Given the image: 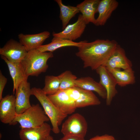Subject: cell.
Here are the masks:
<instances>
[{
  "label": "cell",
  "instance_id": "cell-1",
  "mask_svg": "<svg viewBox=\"0 0 140 140\" xmlns=\"http://www.w3.org/2000/svg\"><path fill=\"white\" fill-rule=\"evenodd\" d=\"M118 45L115 40L97 39L88 42L84 41L78 47L76 55L83 61L84 68L95 70L103 66Z\"/></svg>",
  "mask_w": 140,
  "mask_h": 140
},
{
  "label": "cell",
  "instance_id": "cell-2",
  "mask_svg": "<svg viewBox=\"0 0 140 140\" xmlns=\"http://www.w3.org/2000/svg\"><path fill=\"white\" fill-rule=\"evenodd\" d=\"M53 57L52 52H41L36 49L28 51L21 62L25 75L38 76L45 72L48 67V60Z\"/></svg>",
  "mask_w": 140,
  "mask_h": 140
},
{
  "label": "cell",
  "instance_id": "cell-3",
  "mask_svg": "<svg viewBox=\"0 0 140 140\" xmlns=\"http://www.w3.org/2000/svg\"><path fill=\"white\" fill-rule=\"evenodd\" d=\"M32 95L34 96L42 105L50 121L52 130L54 133H59V126L67 116L62 113L52 102L42 89L35 87L31 88Z\"/></svg>",
  "mask_w": 140,
  "mask_h": 140
},
{
  "label": "cell",
  "instance_id": "cell-4",
  "mask_svg": "<svg viewBox=\"0 0 140 140\" xmlns=\"http://www.w3.org/2000/svg\"><path fill=\"white\" fill-rule=\"evenodd\" d=\"M50 119L39 104H33L23 113L17 114L13 125L18 123L21 129L39 127Z\"/></svg>",
  "mask_w": 140,
  "mask_h": 140
},
{
  "label": "cell",
  "instance_id": "cell-5",
  "mask_svg": "<svg viewBox=\"0 0 140 140\" xmlns=\"http://www.w3.org/2000/svg\"><path fill=\"white\" fill-rule=\"evenodd\" d=\"M88 125L84 117L75 113L69 116L62 124L61 132L64 136H75L85 137Z\"/></svg>",
  "mask_w": 140,
  "mask_h": 140
},
{
  "label": "cell",
  "instance_id": "cell-6",
  "mask_svg": "<svg viewBox=\"0 0 140 140\" xmlns=\"http://www.w3.org/2000/svg\"><path fill=\"white\" fill-rule=\"evenodd\" d=\"M74 102L76 108L100 105L101 101L92 91L77 87L65 90Z\"/></svg>",
  "mask_w": 140,
  "mask_h": 140
},
{
  "label": "cell",
  "instance_id": "cell-7",
  "mask_svg": "<svg viewBox=\"0 0 140 140\" xmlns=\"http://www.w3.org/2000/svg\"><path fill=\"white\" fill-rule=\"evenodd\" d=\"M28 51L19 42L11 39L0 48V54L12 63L21 62Z\"/></svg>",
  "mask_w": 140,
  "mask_h": 140
},
{
  "label": "cell",
  "instance_id": "cell-8",
  "mask_svg": "<svg viewBox=\"0 0 140 140\" xmlns=\"http://www.w3.org/2000/svg\"><path fill=\"white\" fill-rule=\"evenodd\" d=\"M96 71L99 76V83L104 87L107 92L106 104L107 106H109L113 99L118 92L116 88L117 85L116 81L105 66H101Z\"/></svg>",
  "mask_w": 140,
  "mask_h": 140
},
{
  "label": "cell",
  "instance_id": "cell-9",
  "mask_svg": "<svg viewBox=\"0 0 140 140\" xmlns=\"http://www.w3.org/2000/svg\"><path fill=\"white\" fill-rule=\"evenodd\" d=\"M47 96L53 104L63 114H72L77 108L75 103L65 90H59Z\"/></svg>",
  "mask_w": 140,
  "mask_h": 140
},
{
  "label": "cell",
  "instance_id": "cell-10",
  "mask_svg": "<svg viewBox=\"0 0 140 140\" xmlns=\"http://www.w3.org/2000/svg\"><path fill=\"white\" fill-rule=\"evenodd\" d=\"M16 96L8 95L3 97L0 102V120L3 123L13 125L17 114L16 107Z\"/></svg>",
  "mask_w": 140,
  "mask_h": 140
},
{
  "label": "cell",
  "instance_id": "cell-11",
  "mask_svg": "<svg viewBox=\"0 0 140 140\" xmlns=\"http://www.w3.org/2000/svg\"><path fill=\"white\" fill-rule=\"evenodd\" d=\"M27 79L22 82L15 93L16 107L17 114H20L26 111L31 106L30 98L32 95L31 88Z\"/></svg>",
  "mask_w": 140,
  "mask_h": 140
},
{
  "label": "cell",
  "instance_id": "cell-12",
  "mask_svg": "<svg viewBox=\"0 0 140 140\" xmlns=\"http://www.w3.org/2000/svg\"><path fill=\"white\" fill-rule=\"evenodd\" d=\"M86 25L82 14H80L75 23L67 25L61 32L53 33L52 35L53 37H60L73 41L81 37Z\"/></svg>",
  "mask_w": 140,
  "mask_h": 140
},
{
  "label": "cell",
  "instance_id": "cell-13",
  "mask_svg": "<svg viewBox=\"0 0 140 140\" xmlns=\"http://www.w3.org/2000/svg\"><path fill=\"white\" fill-rule=\"evenodd\" d=\"M103 66L108 70L116 68L124 70L132 68V64L127 57L124 50L118 45Z\"/></svg>",
  "mask_w": 140,
  "mask_h": 140
},
{
  "label": "cell",
  "instance_id": "cell-14",
  "mask_svg": "<svg viewBox=\"0 0 140 140\" xmlns=\"http://www.w3.org/2000/svg\"><path fill=\"white\" fill-rule=\"evenodd\" d=\"M52 129L45 122L36 127L21 129L19 135L21 140H48Z\"/></svg>",
  "mask_w": 140,
  "mask_h": 140
},
{
  "label": "cell",
  "instance_id": "cell-15",
  "mask_svg": "<svg viewBox=\"0 0 140 140\" xmlns=\"http://www.w3.org/2000/svg\"><path fill=\"white\" fill-rule=\"evenodd\" d=\"M50 33L44 31L35 34L20 33L18 36L19 42L25 47L27 51L37 49L42 45L45 41L50 36Z\"/></svg>",
  "mask_w": 140,
  "mask_h": 140
},
{
  "label": "cell",
  "instance_id": "cell-16",
  "mask_svg": "<svg viewBox=\"0 0 140 140\" xmlns=\"http://www.w3.org/2000/svg\"><path fill=\"white\" fill-rule=\"evenodd\" d=\"M118 5V2L116 0H100L97 10L99 15L96 19L95 25L97 26L104 25Z\"/></svg>",
  "mask_w": 140,
  "mask_h": 140
},
{
  "label": "cell",
  "instance_id": "cell-17",
  "mask_svg": "<svg viewBox=\"0 0 140 140\" xmlns=\"http://www.w3.org/2000/svg\"><path fill=\"white\" fill-rule=\"evenodd\" d=\"M99 0H85L78 4L76 7L82 13L86 24L91 23L95 25L96 19L95 14L97 12Z\"/></svg>",
  "mask_w": 140,
  "mask_h": 140
},
{
  "label": "cell",
  "instance_id": "cell-18",
  "mask_svg": "<svg viewBox=\"0 0 140 140\" xmlns=\"http://www.w3.org/2000/svg\"><path fill=\"white\" fill-rule=\"evenodd\" d=\"M1 58L6 64L13 82V92L14 94L23 81L27 79L28 77L24 74L21 62L12 63L9 61L4 56L1 55Z\"/></svg>",
  "mask_w": 140,
  "mask_h": 140
},
{
  "label": "cell",
  "instance_id": "cell-19",
  "mask_svg": "<svg viewBox=\"0 0 140 140\" xmlns=\"http://www.w3.org/2000/svg\"><path fill=\"white\" fill-rule=\"evenodd\" d=\"M75 86L85 90L94 91L102 98L106 99L107 94L104 87L99 82L90 76L77 78L75 81Z\"/></svg>",
  "mask_w": 140,
  "mask_h": 140
},
{
  "label": "cell",
  "instance_id": "cell-20",
  "mask_svg": "<svg viewBox=\"0 0 140 140\" xmlns=\"http://www.w3.org/2000/svg\"><path fill=\"white\" fill-rule=\"evenodd\" d=\"M83 41L76 42L61 38L53 37L50 43L42 45L36 49L41 52L47 51L52 52L60 48L66 46L79 47L81 45Z\"/></svg>",
  "mask_w": 140,
  "mask_h": 140
},
{
  "label": "cell",
  "instance_id": "cell-21",
  "mask_svg": "<svg viewBox=\"0 0 140 140\" xmlns=\"http://www.w3.org/2000/svg\"><path fill=\"white\" fill-rule=\"evenodd\" d=\"M109 71L115 79L117 85L121 87L133 84L135 82L134 72L132 68L122 71L117 68Z\"/></svg>",
  "mask_w": 140,
  "mask_h": 140
},
{
  "label": "cell",
  "instance_id": "cell-22",
  "mask_svg": "<svg viewBox=\"0 0 140 140\" xmlns=\"http://www.w3.org/2000/svg\"><path fill=\"white\" fill-rule=\"evenodd\" d=\"M60 9L59 18L62 23V29L67 26L70 20L80 11L76 6L64 4L61 0H55Z\"/></svg>",
  "mask_w": 140,
  "mask_h": 140
},
{
  "label": "cell",
  "instance_id": "cell-23",
  "mask_svg": "<svg viewBox=\"0 0 140 140\" xmlns=\"http://www.w3.org/2000/svg\"><path fill=\"white\" fill-rule=\"evenodd\" d=\"M60 82L58 76L46 75L45 78V86L42 89L47 95L53 94L59 90Z\"/></svg>",
  "mask_w": 140,
  "mask_h": 140
},
{
  "label": "cell",
  "instance_id": "cell-24",
  "mask_svg": "<svg viewBox=\"0 0 140 140\" xmlns=\"http://www.w3.org/2000/svg\"><path fill=\"white\" fill-rule=\"evenodd\" d=\"M60 82L59 90H65L75 86L76 76L69 70H66L58 76Z\"/></svg>",
  "mask_w": 140,
  "mask_h": 140
},
{
  "label": "cell",
  "instance_id": "cell-25",
  "mask_svg": "<svg viewBox=\"0 0 140 140\" xmlns=\"http://www.w3.org/2000/svg\"><path fill=\"white\" fill-rule=\"evenodd\" d=\"M7 79L0 71V101L3 98L2 93L5 86L7 82Z\"/></svg>",
  "mask_w": 140,
  "mask_h": 140
},
{
  "label": "cell",
  "instance_id": "cell-26",
  "mask_svg": "<svg viewBox=\"0 0 140 140\" xmlns=\"http://www.w3.org/2000/svg\"><path fill=\"white\" fill-rule=\"evenodd\" d=\"M89 140H116L112 136L105 134L101 136L96 135Z\"/></svg>",
  "mask_w": 140,
  "mask_h": 140
},
{
  "label": "cell",
  "instance_id": "cell-27",
  "mask_svg": "<svg viewBox=\"0 0 140 140\" xmlns=\"http://www.w3.org/2000/svg\"><path fill=\"white\" fill-rule=\"evenodd\" d=\"M59 140H85L84 137L75 136H66Z\"/></svg>",
  "mask_w": 140,
  "mask_h": 140
},
{
  "label": "cell",
  "instance_id": "cell-28",
  "mask_svg": "<svg viewBox=\"0 0 140 140\" xmlns=\"http://www.w3.org/2000/svg\"><path fill=\"white\" fill-rule=\"evenodd\" d=\"M48 140H54L53 138L50 135L49 136Z\"/></svg>",
  "mask_w": 140,
  "mask_h": 140
}]
</instances>
